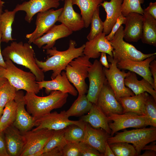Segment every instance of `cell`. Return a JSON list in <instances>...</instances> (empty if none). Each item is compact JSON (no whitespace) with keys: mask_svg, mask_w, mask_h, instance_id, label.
<instances>
[{"mask_svg":"<svg viewBox=\"0 0 156 156\" xmlns=\"http://www.w3.org/2000/svg\"><path fill=\"white\" fill-rule=\"evenodd\" d=\"M77 44L73 40L69 41L68 49L64 51L57 50L55 47L46 50V54L51 56L45 61H40L36 57V62L42 71L46 72L52 70L51 79H54L58 75L65 70L67 66L75 58L83 55L85 44L76 48Z\"/></svg>","mask_w":156,"mask_h":156,"instance_id":"cell-1","label":"cell"},{"mask_svg":"<svg viewBox=\"0 0 156 156\" xmlns=\"http://www.w3.org/2000/svg\"><path fill=\"white\" fill-rule=\"evenodd\" d=\"M2 53L4 60H10L29 69L35 75L36 81L44 80V72L37 65L35 52L28 42H13L3 50Z\"/></svg>","mask_w":156,"mask_h":156,"instance_id":"cell-2","label":"cell"},{"mask_svg":"<svg viewBox=\"0 0 156 156\" xmlns=\"http://www.w3.org/2000/svg\"><path fill=\"white\" fill-rule=\"evenodd\" d=\"M68 96L67 93L53 90L48 95L43 97L26 92L24 97L27 111L35 119L62 107L66 102Z\"/></svg>","mask_w":156,"mask_h":156,"instance_id":"cell-3","label":"cell"},{"mask_svg":"<svg viewBox=\"0 0 156 156\" xmlns=\"http://www.w3.org/2000/svg\"><path fill=\"white\" fill-rule=\"evenodd\" d=\"M5 68L3 67L2 75L17 91L25 90L26 92L37 94L42 89L37 83L35 75L17 68L10 60L5 61Z\"/></svg>","mask_w":156,"mask_h":156,"instance_id":"cell-4","label":"cell"},{"mask_svg":"<svg viewBox=\"0 0 156 156\" xmlns=\"http://www.w3.org/2000/svg\"><path fill=\"white\" fill-rule=\"evenodd\" d=\"M156 140V127L151 126L117 132L114 136L109 137L107 142L108 144L120 142L131 143L139 156L145 145Z\"/></svg>","mask_w":156,"mask_h":156,"instance_id":"cell-5","label":"cell"},{"mask_svg":"<svg viewBox=\"0 0 156 156\" xmlns=\"http://www.w3.org/2000/svg\"><path fill=\"white\" fill-rule=\"evenodd\" d=\"M90 59L84 55L78 57L71 61L65 70L68 79L76 88L78 95L85 94L88 91L85 80L92 64Z\"/></svg>","mask_w":156,"mask_h":156,"instance_id":"cell-6","label":"cell"},{"mask_svg":"<svg viewBox=\"0 0 156 156\" xmlns=\"http://www.w3.org/2000/svg\"><path fill=\"white\" fill-rule=\"evenodd\" d=\"M124 27L121 25L116 33L113 39L110 41L113 48V57L117 63L121 60H129L140 61L154 55L156 53L144 54L137 49L133 45L123 39Z\"/></svg>","mask_w":156,"mask_h":156,"instance_id":"cell-7","label":"cell"},{"mask_svg":"<svg viewBox=\"0 0 156 156\" xmlns=\"http://www.w3.org/2000/svg\"><path fill=\"white\" fill-rule=\"evenodd\" d=\"M107 60L110 63L109 68L103 67V70L107 82L116 99L118 101L121 97L134 95L133 92L124 83V79L128 75L129 71L126 73L124 70L121 71L117 67L116 61L109 55L107 56Z\"/></svg>","mask_w":156,"mask_h":156,"instance_id":"cell-8","label":"cell"},{"mask_svg":"<svg viewBox=\"0 0 156 156\" xmlns=\"http://www.w3.org/2000/svg\"><path fill=\"white\" fill-rule=\"evenodd\" d=\"M55 131L42 129L22 133L25 143L20 156H40Z\"/></svg>","mask_w":156,"mask_h":156,"instance_id":"cell-9","label":"cell"},{"mask_svg":"<svg viewBox=\"0 0 156 156\" xmlns=\"http://www.w3.org/2000/svg\"><path fill=\"white\" fill-rule=\"evenodd\" d=\"M63 110L60 113L50 112L35 119V128L32 130L36 131L42 129L58 130L63 129L69 125L75 124L84 129L86 122L79 120H72L68 119Z\"/></svg>","mask_w":156,"mask_h":156,"instance_id":"cell-10","label":"cell"},{"mask_svg":"<svg viewBox=\"0 0 156 156\" xmlns=\"http://www.w3.org/2000/svg\"><path fill=\"white\" fill-rule=\"evenodd\" d=\"M112 122L109 123L111 136L118 131L129 128H141L146 126L145 116L129 112L121 114L111 113L107 116Z\"/></svg>","mask_w":156,"mask_h":156,"instance_id":"cell-11","label":"cell"},{"mask_svg":"<svg viewBox=\"0 0 156 156\" xmlns=\"http://www.w3.org/2000/svg\"><path fill=\"white\" fill-rule=\"evenodd\" d=\"M103 68L100 62L96 60L88 70L89 84L86 96L89 101L95 104L103 87L107 82Z\"/></svg>","mask_w":156,"mask_h":156,"instance_id":"cell-12","label":"cell"},{"mask_svg":"<svg viewBox=\"0 0 156 156\" xmlns=\"http://www.w3.org/2000/svg\"><path fill=\"white\" fill-rule=\"evenodd\" d=\"M63 8L55 10L53 9L37 13L36 21V27L32 33L27 34L26 37L31 44L45 34L57 21Z\"/></svg>","mask_w":156,"mask_h":156,"instance_id":"cell-13","label":"cell"},{"mask_svg":"<svg viewBox=\"0 0 156 156\" xmlns=\"http://www.w3.org/2000/svg\"><path fill=\"white\" fill-rule=\"evenodd\" d=\"M24 95L23 90L17 91L14 99L16 107V118L13 125L21 133L30 130L35 126V119L25 108Z\"/></svg>","mask_w":156,"mask_h":156,"instance_id":"cell-14","label":"cell"},{"mask_svg":"<svg viewBox=\"0 0 156 156\" xmlns=\"http://www.w3.org/2000/svg\"><path fill=\"white\" fill-rule=\"evenodd\" d=\"M96 105L107 116L111 113H123L122 108L107 82L103 87Z\"/></svg>","mask_w":156,"mask_h":156,"instance_id":"cell-15","label":"cell"},{"mask_svg":"<svg viewBox=\"0 0 156 156\" xmlns=\"http://www.w3.org/2000/svg\"><path fill=\"white\" fill-rule=\"evenodd\" d=\"M60 5L59 2L55 0H29L17 4L13 10L16 12L25 11L26 14L25 19L30 23L36 14L51 8H57Z\"/></svg>","mask_w":156,"mask_h":156,"instance_id":"cell-16","label":"cell"},{"mask_svg":"<svg viewBox=\"0 0 156 156\" xmlns=\"http://www.w3.org/2000/svg\"><path fill=\"white\" fill-rule=\"evenodd\" d=\"M73 32L62 23L55 25L45 34L35 40L33 43L39 48L42 47L44 49H50L54 47L57 40L67 37Z\"/></svg>","mask_w":156,"mask_h":156,"instance_id":"cell-17","label":"cell"},{"mask_svg":"<svg viewBox=\"0 0 156 156\" xmlns=\"http://www.w3.org/2000/svg\"><path fill=\"white\" fill-rule=\"evenodd\" d=\"M3 132L8 156H20L25 143L22 133L13 124L8 127Z\"/></svg>","mask_w":156,"mask_h":156,"instance_id":"cell-18","label":"cell"},{"mask_svg":"<svg viewBox=\"0 0 156 156\" xmlns=\"http://www.w3.org/2000/svg\"><path fill=\"white\" fill-rule=\"evenodd\" d=\"M106 34L103 32L93 39L87 42L85 44L83 55L90 58H97L101 53H107L113 57V48L110 42L105 38Z\"/></svg>","mask_w":156,"mask_h":156,"instance_id":"cell-19","label":"cell"},{"mask_svg":"<svg viewBox=\"0 0 156 156\" xmlns=\"http://www.w3.org/2000/svg\"><path fill=\"white\" fill-rule=\"evenodd\" d=\"M156 57L154 55L140 61L129 60H121L117 64L120 69L128 70L142 76L153 86V80L150 72L149 66L150 62Z\"/></svg>","mask_w":156,"mask_h":156,"instance_id":"cell-20","label":"cell"},{"mask_svg":"<svg viewBox=\"0 0 156 156\" xmlns=\"http://www.w3.org/2000/svg\"><path fill=\"white\" fill-rule=\"evenodd\" d=\"M57 21L64 24L73 32L79 31L84 27L83 19L73 8L72 0H65Z\"/></svg>","mask_w":156,"mask_h":156,"instance_id":"cell-21","label":"cell"},{"mask_svg":"<svg viewBox=\"0 0 156 156\" xmlns=\"http://www.w3.org/2000/svg\"><path fill=\"white\" fill-rule=\"evenodd\" d=\"M36 82L42 89L45 88V92L47 94H49L53 90L69 93L74 96H77L78 93L77 90L70 83L64 71L62 72L51 80H44Z\"/></svg>","mask_w":156,"mask_h":156,"instance_id":"cell-22","label":"cell"},{"mask_svg":"<svg viewBox=\"0 0 156 156\" xmlns=\"http://www.w3.org/2000/svg\"><path fill=\"white\" fill-rule=\"evenodd\" d=\"M123 38L129 42H137L142 37L143 26L142 15L135 12L129 14L126 16Z\"/></svg>","mask_w":156,"mask_h":156,"instance_id":"cell-23","label":"cell"},{"mask_svg":"<svg viewBox=\"0 0 156 156\" xmlns=\"http://www.w3.org/2000/svg\"><path fill=\"white\" fill-rule=\"evenodd\" d=\"M85 135L83 141L88 144L104 155L105 145L110 135L103 129L96 128L86 122ZM104 156V155H103Z\"/></svg>","mask_w":156,"mask_h":156,"instance_id":"cell-24","label":"cell"},{"mask_svg":"<svg viewBox=\"0 0 156 156\" xmlns=\"http://www.w3.org/2000/svg\"><path fill=\"white\" fill-rule=\"evenodd\" d=\"M149 95L147 92H144L120 98L118 101L122 108L123 113L132 112L145 116V103Z\"/></svg>","mask_w":156,"mask_h":156,"instance_id":"cell-25","label":"cell"},{"mask_svg":"<svg viewBox=\"0 0 156 156\" xmlns=\"http://www.w3.org/2000/svg\"><path fill=\"white\" fill-rule=\"evenodd\" d=\"M122 0H110L104 1L100 4L105 9L106 13V18L103 22V32L108 34L116 22L122 14Z\"/></svg>","mask_w":156,"mask_h":156,"instance_id":"cell-26","label":"cell"},{"mask_svg":"<svg viewBox=\"0 0 156 156\" xmlns=\"http://www.w3.org/2000/svg\"><path fill=\"white\" fill-rule=\"evenodd\" d=\"M80 120L89 123L94 128L102 129L111 134V130L109 123L111 121L93 103L88 114L81 116Z\"/></svg>","mask_w":156,"mask_h":156,"instance_id":"cell-27","label":"cell"},{"mask_svg":"<svg viewBox=\"0 0 156 156\" xmlns=\"http://www.w3.org/2000/svg\"><path fill=\"white\" fill-rule=\"evenodd\" d=\"M125 86L129 88L135 95L147 92L156 100V91L146 80L143 78L138 80L135 73L129 71L128 75L124 79Z\"/></svg>","mask_w":156,"mask_h":156,"instance_id":"cell-28","label":"cell"},{"mask_svg":"<svg viewBox=\"0 0 156 156\" xmlns=\"http://www.w3.org/2000/svg\"><path fill=\"white\" fill-rule=\"evenodd\" d=\"M141 39L143 43L156 46V19L144 11Z\"/></svg>","mask_w":156,"mask_h":156,"instance_id":"cell-29","label":"cell"},{"mask_svg":"<svg viewBox=\"0 0 156 156\" xmlns=\"http://www.w3.org/2000/svg\"><path fill=\"white\" fill-rule=\"evenodd\" d=\"M103 0H72L73 5H76L81 11V15L84 23V27H88L90 24L93 13Z\"/></svg>","mask_w":156,"mask_h":156,"instance_id":"cell-30","label":"cell"},{"mask_svg":"<svg viewBox=\"0 0 156 156\" xmlns=\"http://www.w3.org/2000/svg\"><path fill=\"white\" fill-rule=\"evenodd\" d=\"M17 12L6 9L0 16V31L1 33V42L8 43L14 40L12 36V25Z\"/></svg>","mask_w":156,"mask_h":156,"instance_id":"cell-31","label":"cell"},{"mask_svg":"<svg viewBox=\"0 0 156 156\" xmlns=\"http://www.w3.org/2000/svg\"><path fill=\"white\" fill-rule=\"evenodd\" d=\"M92 104L85 94L78 95L70 107L66 111V114L68 117L83 115L89 112Z\"/></svg>","mask_w":156,"mask_h":156,"instance_id":"cell-32","label":"cell"},{"mask_svg":"<svg viewBox=\"0 0 156 156\" xmlns=\"http://www.w3.org/2000/svg\"><path fill=\"white\" fill-rule=\"evenodd\" d=\"M16 105L14 100L10 101L5 105L0 118V131L2 132L13 124L16 116Z\"/></svg>","mask_w":156,"mask_h":156,"instance_id":"cell-33","label":"cell"},{"mask_svg":"<svg viewBox=\"0 0 156 156\" xmlns=\"http://www.w3.org/2000/svg\"><path fill=\"white\" fill-rule=\"evenodd\" d=\"M16 90L7 80L0 87V118L6 104L14 100Z\"/></svg>","mask_w":156,"mask_h":156,"instance_id":"cell-34","label":"cell"},{"mask_svg":"<svg viewBox=\"0 0 156 156\" xmlns=\"http://www.w3.org/2000/svg\"><path fill=\"white\" fill-rule=\"evenodd\" d=\"M64 130V138L67 142L79 143L83 141L84 129L80 126L75 124L70 125Z\"/></svg>","mask_w":156,"mask_h":156,"instance_id":"cell-35","label":"cell"},{"mask_svg":"<svg viewBox=\"0 0 156 156\" xmlns=\"http://www.w3.org/2000/svg\"><path fill=\"white\" fill-rule=\"evenodd\" d=\"M99 6L94 11L91 19V29L87 37L88 41L93 39L103 32L104 23L99 16Z\"/></svg>","mask_w":156,"mask_h":156,"instance_id":"cell-36","label":"cell"},{"mask_svg":"<svg viewBox=\"0 0 156 156\" xmlns=\"http://www.w3.org/2000/svg\"><path fill=\"white\" fill-rule=\"evenodd\" d=\"M115 156H138L133 146L125 142H117L109 144Z\"/></svg>","mask_w":156,"mask_h":156,"instance_id":"cell-37","label":"cell"},{"mask_svg":"<svg viewBox=\"0 0 156 156\" xmlns=\"http://www.w3.org/2000/svg\"><path fill=\"white\" fill-rule=\"evenodd\" d=\"M64 129L55 130L53 134L44 148L41 154L56 147L63 148L67 143L64 138Z\"/></svg>","mask_w":156,"mask_h":156,"instance_id":"cell-38","label":"cell"},{"mask_svg":"<svg viewBox=\"0 0 156 156\" xmlns=\"http://www.w3.org/2000/svg\"><path fill=\"white\" fill-rule=\"evenodd\" d=\"M145 116L146 126L156 127V100L151 95L146 102Z\"/></svg>","mask_w":156,"mask_h":156,"instance_id":"cell-39","label":"cell"},{"mask_svg":"<svg viewBox=\"0 0 156 156\" xmlns=\"http://www.w3.org/2000/svg\"><path fill=\"white\" fill-rule=\"evenodd\" d=\"M143 0H122V14L126 16L129 14L135 12L143 15L144 10L141 6Z\"/></svg>","mask_w":156,"mask_h":156,"instance_id":"cell-40","label":"cell"},{"mask_svg":"<svg viewBox=\"0 0 156 156\" xmlns=\"http://www.w3.org/2000/svg\"><path fill=\"white\" fill-rule=\"evenodd\" d=\"M79 147L80 156H103L97 150L85 142H79Z\"/></svg>","mask_w":156,"mask_h":156,"instance_id":"cell-41","label":"cell"},{"mask_svg":"<svg viewBox=\"0 0 156 156\" xmlns=\"http://www.w3.org/2000/svg\"><path fill=\"white\" fill-rule=\"evenodd\" d=\"M62 156H80L79 143L67 142L62 150Z\"/></svg>","mask_w":156,"mask_h":156,"instance_id":"cell-42","label":"cell"},{"mask_svg":"<svg viewBox=\"0 0 156 156\" xmlns=\"http://www.w3.org/2000/svg\"><path fill=\"white\" fill-rule=\"evenodd\" d=\"M126 21V17L121 14L114 25L109 33L105 36L106 38L108 41H110L113 39L116 33L122 24H125Z\"/></svg>","mask_w":156,"mask_h":156,"instance_id":"cell-43","label":"cell"},{"mask_svg":"<svg viewBox=\"0 0 156 156\" xmlns=\"http://www.w3.org/2000/svg\"><path fill=\"white\" fill-rule=\"evenodd\" d=\"M62 148L56 147L42 154L40 156H62Z\"/></svg>","mask_w":156,"mask_h":156,"instance_id":"cell-44","label":"cell"},{"mask_svg":"<svg viewBox=\"0 0 156 156\" xmlns=\"http://www.w3.org/2000/svg\"><path fill=\"white\" fill-rule=\"evenodd\" d=\"M149 68L152 76L153 77V88L154 90L156 91V60L155 59L150 62Z\"/></svg>","mask_w":156,"mask_h":156,"instance_id":"cell-45","label":"cell"},{"mask_svg":"<svg viewBox=\"0 0 156 156\" xmlns=\"http://www.w3.org/2000/svg\"><path fill=\"white\" fill-rule=\"evenodd\" d=\"M0 156H8L6 148L3 131H0Z\"/></svg>","mask_w":156,"mask_h":156,"instance_id":"cell-46","label":"cell"},{"mask_svg":"<svg viewBox=\"0 0 156 156\" xmlns=\"http://www.w3.org/2000/svg\"><path fill=\"white\" fill-rule=\"evenodd\" d=\"M144 11L148 13L156 19V2H150L148 6L144 10Z\"/></svg>","mask_w":156,"mask_h":156,"instance_id":"cell-47","label":"cell"},{"mask_svg":"<svg viewBox=\"0 0 156 156\" xmlns=\"http://www.w3.org/2000/svg\"><path fill=\"white\" fill-rule=\"evenodd\" d=\"M101 57L99 61L101 64L104 66V67L107 68H109V64L107 59L106 53H101Z\"/></svg>","mask_w":156,"mask_h":156,"instance_id":"cell-48","label":"cell"},{"mask_svg":"<svg viewBox=\"0 0 156 156\" xmlns=\"http://www.w3.org/2000/svg\"><path fill=\"white\" fill-rule=\"evenodd\" d=\"M104 156H115L107 142L105 143Z\"/></svg>","mask_w":156,"mask_h":156,"instance_id":"cell-49","label":"cell"},{"mask_svg":"<svg viewBox=\"0 0 156 156\" xmlns=\"http://www.w3.org/2000/svg\"><path fill=\"white\" fill-rule=\"evenodd\" d=\"M148 145H145L143 148L142 150H150L156 151V142L155 141L151 142Z\"/></svg>","mask_w":156,"mask_h":156,"instance_id":"cell-50","label":"cell"},{"mask_svg":"<svg viewBox=\"0 0 156 156\" xmlns=\"http://www.w3.org/2000/svg\"><path fill=\"white\" fill-rule=\"evenodd\" d=\"M1 33L0 31V66L5 68L6 67V64L5 62L1 51Z\"/></svg>","mask_w":156,"mask_h":156,"instance_id":"cell-51","label":"cell"},{"mask_svg":"<svg viewBox=\"0 0 156 156\" xmlns=\"http://www.w3.org/2000/svg\"><path fill=\"white\" fill-rule=\"evenodd\" d=\"M144 153L141 155H140L139 156H156V151L150 150H146Z\"/></svg>","mask_w":156,"mask_h":156,"instance_id":"cell-52","label":"cell"},{"mask_svg":"<svg viewBox=\"0 0 156 156\" xmlns=\"http://www.w3.org/2000/svg\"><path fill=\"white\" fill-rule=\"evenodd\" d=\"M3 67L0 66V87L2 86L7 80V79L3 77L2 75V69Z\"/></svg>","mask_w":156,"mask_h":156,"instance_id":"cell-53","label":"cell"},{"mask_svg":"<svg viewBox=\"0 0 156 156\" xmlns=\"http://www.w3.org/2000/svg\"><path fill=\"white\" fill-rule=\"evenodd\" d=\"M4 3L5 2L3 1L2 0H0V16L3 12V9Z\"/></svg>","mask_w":156,"mask_h":156,"instance_id":"cell-54","label":"cell"},{"mask_svg":"<svg viewBox=\"0 0 156 156\" xmlns=\"http://www.w3.org/2000/svg\"><path fill=\"white\" fill-rule=\"evenodd\" d=\"M55 0L59 2L60 1H65V0Z\"/></svg>","mask_w":156,"mask_h":156,"instance_id":"cell-55","label":"cell"},{"mask_svg":"<svg viewBox=\"0 0 156 156\" xmlns=\"http://www.w3.org/2000/svg\"><path fill=\"white\" fill-rule=\"evenodd\" d=\"M103 1L104 0H103Z\"/></svg>","mask_w":156,"mask_h":156,"instance_id":"cell-56","label":"cell"}]
</instances>
